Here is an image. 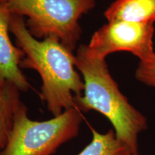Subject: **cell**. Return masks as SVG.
Instances as JSON below:
<instances>
[{"instance_id": "6da1fadb", "label": "cell", "mask_w": 155, "mask_h": 155, "mask_svg": "<svg viewBox=\"0 0 155 155\" xmlns=\"http://www.w3.org/2000/svg\"><path fill=\"white\" fill-rule=\"evenodd\" d=\"M9 30L17 47L25 53L20 68L33 69L42 80L40 98L53 116L75 107V97L84 90L75 70V55L58 39L39 40L29 32L23 17L12 15Z\"/></svg>"}, {"instance_id": "7a4b0ae2", "label": "cell", "mask_w": 155, "mask_h": 155, "mask_svg": "<svg viewBox=\"0 0 155 155\" xmlns=\"http://www.w3.org/2000/svg\"><path fill=\"white\" fill-rule=\"evenodd\" d=\"M75 66L84 83L83 94L75 97L81 111H96L106 116L119 140L138 152L140 134L148 127L146 117L129 102L109 72L106 59L94 58L81 45L75 55Z\"/></svg>"}, {"instance_id": "3957f363", "label": "cell", "mask_w": 155, "mask_h": 155, "mask_svg": "<svg viewBox=\"0 0 155 155\" xmlns=\"http://www.w3.org/2000/svg\"><path fill=\"white\" fill-rule=\"evenodd\" d=\"M12 15L28 17L29 32L35 38L58 39L73 52L80 40L79 19L94 8L96 0H0Z\"/></svg>"}, {"instance_id": "277c9868", "label": "cell", "mask_w": 155, "mask_h": 155, "mask_svg": "<svg viewBox=\"0 0 155 155\" xmlns=\"http://www.w3.org/2000/svg\"><path fill=\"white\" fill-rule=\"evenodd\" d=\"M82 121L83 115L76 106L47 121H34L28 117V108L23 104L0 155H53L78 135Z\"/></svg>"}, {"instance_id": "5b68a950", "label": "cell", "mask_w": 155, "mask_h": 155, "mask_svg": "<svg viewBox=\"0 0 155 155\" xmlns=\"http://www.w3.org/2000/svg\"><path fill=\"white\" fill-rule=\"evenodd\" d=\"M154 23L108 22L94 32L86 45L87 52L94 58L106 59L110 54L125 51L132 53L140 62L146 61L154 53Z\"/></svg>"}, {"instance_id": "8992f818", "label": "cell", "mask_w": 155, "mask_h": 155, "mask_svg": "<svg viewBox=\"0 0 155 155\" xmlns=\"http://www.w3.org/2000/svg\"><path fill=\"white\" fill-rule=\"evenodd\" d=\"M11 17L10 12L0 2V79L13 83L20 91H27L30 85L20 68L25 55L9 38Z\"/></svg>"}, {"instance_id": "52a82bcc", "label": "cell", "mask_w": 155, "mask_h": 155, "mask_svg": "<svg viewBox=\"0 0 155 155\" xmlns=\"http://www.w3.org/2000/svg\"><path fill=\"white\" fill-rule=\"evenodd\" d=\"M104 17L108 22H154L155 0H115L106 9Z\"/></svg>"}, {"instance_id": "ba28073f", "label": "cell", "mask_w": 155, "mask_h": 155, "mask_svg": "<svg viewBox=\"0 0 155 155\" xmlns=\"http://www.w3.org/2000/svg\"><path fill=\"white\" fill-rule=\"evenodd\" d=\"M19 89L13 83L0 79V153L7 146L15 116L22 106Z\"/></svg>"}, {"instance_id": "9c48e42d", "label": "cell", "mask_w": 155, "mask_h": 155, "mask_svg": "<svg viewBox=\"0 0 155 155\" xmlns=\"http://www.w3.org/2000/svg\"><path fill=\"white\" fill-rule=\"evenodd\" d=\"M92 134L91 141L78 155H139L138 152L119 140L113 129L105 134L92 129Z\"/></svg>"}, {"instance_id": "30bf717a", "label": "cell", "mask_w": 155, "mask_h": 155, "mask_svg": "<svg viewBox=\"0 0 155 155\" xmlns=\"http://www.w3.org/2000/svg\"><path fill=\"white\" fill-rule=\"evenodd\" d=\"M135 75L141 83L155 88V52L150 59L139 63Z\"/></svg>"}]
</instances>
